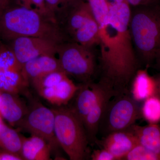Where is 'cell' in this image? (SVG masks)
Masks as SVG:
<instances>
[{
  "label": "cell",
  "instance_id": "obj_12",
  "mask_svg": "<svg viewBox=\"0 0 160 160\" xmlns=\"http://www.w3.org/2000/svg\"><path fill=\"white\" fill-rule=\"evenodd\" d=\"M63 70L55 55H45L30 60L22 66V73L31 82L53 72Z\"/></svg>",
  "mask_w": 160,
  "mask_h": 160
},
{
  "label": "cell",
  "instance_id": "obj_25",
  "mask_svg": "<svg viewBox=\"0 0 160 160\" xmlns=\"http://www.w3.org/2000/svg\"><path fill=\"white\" fill-rule=\"evenodd\" d=\"M123 160H160V157L138 143L123 158Z\"/></svg>",
  "mask_w": 160,
  "mask_h": 160
},
{
  "label": "cell",
  "instance_id": "obj_31",
  "mask_svg": "<svg viewBox=\"0 0 160 160\" xmlns=\"http://www.w3.org/2000/svg\"><path fill=\"white\" fill-rule=\"evenodd\" d=\"M154 77L156 82L157 95L160 98V72L156 75L154 76Z\"/></svg>",
  "mask_w": 160,
  "mask_h": 160
},
{
  "label": "cell",
  "instance_id": "obj_29",
  "mask_svg": "<svg viewBox=\"0 0 160 160\" xmlns=\"http://www.w3.org/2000/svg\"><path fill=\"white\" fill-rule=\"evenodd\" d=\"M131 7L160 3L159 0H126Z\"/></svg>",
  "mask_w": 160,
  "mask_h": 160
},
{
  "label": "cell",
  "instance_id": "obj_9",
  "mask_svg": "<svg viewBox=\"0 0 160 160\" xmlns=\"http://www.w3.org/2000/svg\"><path fill=\"white\" fill-rule=\"evenodd\" d=\"M97 142L102 148L113 155L116 160H123L139 143L135 135L129 129L111 132Z\"/></svg>",
  "mask_w": 160,
  "mask_h": 160
},
{
  "label": "cell",
  "instance_id": "obj_8",
  "mask_svg": "<svg viewBox=\"0 0 160 160\" xmlns=\"http://www.w3.org/2000/svg\"><path fill=\"white\" fill-rule=\"evenodd\" d=\"M10 47L22 67L30 60L45 55H55L58 44L38 37H22L11 40Z\"/></svg>",
  "mask_w": 160,
  "mask_h": 160
},
{
  "label": "cell",
  "instance_id": "obj_1",
  "mask_svg": "<svg viewBox=\"0 0 160 160\" xmlns=\"http://www.w3.org/2000/svg\"><path fill=\"white\" fill-rule=\"evenodd\" d=\"M130 12L126 2L110 4L109 13L98 24L99 81L117 92L127 90L140 66L129 32Z\"/></svg>",
  "mask_w": 160,
  "mask_h": 160
},
{
  "label": "cell",
  "instance_id": "obj_34",
  "mask_svg": "<svg viewBox=\"0 0 160 160\" xmlns=\"http://www.w3.org/2000/svg\"><path fill=\"white\" fill-rule=\"evenodd\" d=\"M126 2V0H114V2Z\"/></svg>",
  "mask_w": 160,
  "mask_h": 160
},
{
  "label": "cell",
  "instance_id": "obj_28",
  "mask_svg": "<svg viewBox=\"0 0 160 160\" xmlns=\"http://www.w3.org/2000/svg\"><path fill=\"white\" fill-rule=\"evenodd\" d=\"M27 1H30L31 2L33 3L37 7V11L57 22L48 9L44 6V2L45 0H27Z\"/></svg>",
  "mask_w": 160,
  "mask_h": 160
},
{
  "label": "cell",
  "instance_id": "obj_37",
  "mask_svg": "<svg viewBox=\"0 0 160 160\" xmlns=\"http://www.w3.org/2000/svg\"><path fill=\"white\" fill-rule=\"evenodd\" d=\"M159 1L160 3V0H159Z\"/></svg>",
  "mask_w": 160,
  "mask_h": 160
},
{
  "label": "cell",
  "instance_id": "obj_26",
  "mask_svg": "<svg viewBox=\"0 0 160 160\" xmlns=\"http://www.w3.org/2000/svg\"><path fill=\"white\" fill-rule=\"evenodd\" d=\"M88 2L95 19L99 24L109 13L110 4L106 0H88Z\"/></svg>",
  "mask_w": 160,
  "mask_h": 160
},
{
  "label": "cell",
  "instance_id": "obj_24",
  "mask_svg": "<svg viewBox=\"0 0 160 160\" xmlns=\"http://www.w3.org/2000/svg\"><path fill=\"white\" fill-rule=\"evenodd\" d=\"M22 69V66L18 62L10 46L0 43V71Z\"/></svg>",
  "mask_w": 160,
  "mask_h": 160
},
{
  "label": "cell",
  "instance_id": "obj_35",
  "mask_svg": "<svg viewBox=\"0 0 160 160\" xmlns=\"http://www.w3.org/2000/svg\"><path fill=\"white\" fill-rule=\"evenodd\" d=\"M2 118V115L1 114V112H0V123L3 122Z\"/></svg>",
  "mask_w": 160,
  "mask_h": 160
},
{
  "label": "cell",
  "instance_id": "obj_27",
  "mask_svg": "<svg viewBox=\"0 0 160 160\" xmlns=\"http://www.w3.org/2000/svg\"><path fill=\"white\" fill-rule=\"evenodd\" d=\"M91 158L92 160H116L113 155L104 148L94 150L91 155Z\"/></svg>",
  "mask_w": 160,
  "mask_h": 160
},
{
  "label": "cell",
  "instance_id": "obj_7",
  "mask_svg": "<svg viewBox=\"0 0 160 160\" xmlns=\"http://www.w3.org/2000/svg\"><path fill=\"white\" fill-rule=\"evenodd\" d=\"M19 125L25 130L42 138L52 148L60 147L55 134V114L53 109H49L39 103L34 104L28 111Z\"/></svg>",
  "mask_w": 160,
  "mask_h": 160
},
{
  "label": "cell",
  "instance_id": "obj_20",
  "mask_svg": "<svg viewBox=\"0 0 160 160\" xmlns=\"http://www.w3.org/2000/svg\"><path fill=\"white\" fill-rule=\"evenodd\" d=\"M22 144V137L17 132L6 126L3 122L0 123L1 149L6 152L21 156Z\"/></svg>",
  "mask_w": 160,
  "mask_h": 160
},
{
  "label": "cell",
  "instance_id": "obj_32",
  "mask_svg": "<svg viewBox=\"0 0 160 160\" xmlns=\"http://www.w3.org/2000/svg\"><path fill=\"white\" fill-rule=\"evenodd\" d=\"M152 66H153L156 69L160 70V53L156 59L154 64Z\"/></svg>",
  "mask_w": 160,
  "mask_h": 160
},
{
  "label": "cell",
  "instance_id": "obj_17",
  "mask_svg": "<svg viewBox=\"0 0 160 160\" xmlns=\"http://www.w3.org/2000/svg\"><path fill=\"white\" fill-rule=\"evenodd\" d=\"M93 16L91 7L88 2H83L73 7L69 12L64 22L66 25V34L69 35L71 38L77 30Z\"/></svg>",
  "mask_w": 160,
  "mask_h": 160
},
{
  "label": "cell",
  "instance_id": "obj_33",
  "mask_svg": "<svg viewBox=\"0 0 160 160\" xmlns=\"http://www.w3.org/2000/svg\"><path fill=\"white\" fill-rule=\"evenodd\" d=\"M7 0H0V14L5 10V6Z\"/></svg>",
  "mask_w": 160,
  "mask_h": 160
},
{
  "label": "cell",
  "instance_id": "obj_10",
  "mask_svg": "<svg viewBox=\"0 0 160 160\" xmlns=\"http://www.w3.org/2000/svg\"><path fill=\"white\" fill-rule=\"evenodd\" d=\"M108 86H109L100 81L98 83L90 82L79 85L74 106L72 109L83 123L98 99Z\"/></svg>",
  "mask_w": 160,
  "mask_h": 160
},
{
  "label": "cell",
  "instance_id": "obj_2",
  "mask_svg": "<svg viewBox=\"0 0 160 160\" xmlns=\"http://www.w3.org/2000/svg\"><path fill=\"white\" fill-rule=\"evenodd\" d=\"M22 37L43 38L58 44L68 41L56 21L35 9H6L0 14V38L11 41Z\"/></svg>",
  "mask_w": 160,
  "mask_h": 160
},
{
  "label": "cell",
  "instance_id": "obj_19",
  "mask_svg": "<svg viewBox=\"0 0 160 160\" xmlns=\"http://www.w3.org/2000/svg\"><path fill=\"white\" fill-rule=\"evenodd\" d=\"M71 41L86 47L93 48L99 42V27L92 17L77 30L71 38Z\"/></svg>",
  "mask_w": 160,
  "mask_h": 160
},
{
  "label": "cell",
  "instance_id": "obj_4",
  "mask_svg": "<svg viewBox=\"0 0 160 160\" xmlns=\"http://www.w3.org/2000/svg\"><path fill=\"white\" fill-rule=\"evenodd\" d=\"M55 134L60 147L71 160L86 159L89 142L84 124L72 108H53Z\"/></svg>",
  "mask_w": 160,
  "mask_h": 160
},
{
  "label": "cell",
  "instance_id": "obj_5",
  "mask_svg": "<svg viewBox=\"0 0 160 160\" xmlns=\"http://www.w3.org/2000/svg\"><path fill=\"white\" fill-rule=\"evenodd\" d=\"M92 49L72 41L58 44L56 54L63 71L83 83L92 82L97 69Z\"/></svg>",
  "mask_w": 160,
  "mask_h": 160
},
{
  "label": "cell",
  "instance_id": "obj_6",
  "mask_svg": "<svg viewBox=\"0 0 160 160\" xmlns=\"http://www.w3.org/2000/svg\"><path fill=\"white\" fill-rule=\"evenodd\" d=\"M142 117L138 102L128 94L127 90L120 92L108 102L100 122L99 132L106 136L126 130Z\"/></svg>",
  "mask_w": 160,
  "mask_h": 160
},
{
  "label": "cell",
  "instance_id": "obj_11",
  "mask_svg": "<svg viewBox=\"0 0 160 160\" xmlns=\"http://www.w3.org/2000/svg\"><path fill=\"white\" fill-rule=\"evenodd\" d=\"M117 93L118 92L111 87L108 86L85 118L83 124L89 142H97V135L98 133L100 122L106 106L109 100Z\"/></svg>",
  "mask_w": 160,
  "mask_h": 160
},
{
  "label": "cell",
  "instance_id": "obj_13",
  "mask_svg": "<svg viewBox=\"0 0 160 160\" xmlns=\"http://www.w3.org/2000/svg\"><path fill=\"white\" fill-rule=\"evenodd\" d=\"M17 94L0 92V112L3 118L12 125L18 124L28 110Z\"/></svg>",
  "mask_w": 160,
  "mask_h": 160
},
{
  "label": "cell",
  "instance_id": "obj_15",
  "mask_svg": "<svg viewBox=\"0 0 160 160\" xmlns=\"http://www.w3.org/2000/svg\"><path fill=\"white\" fill-rule=\"evenodd\" d=\"M147 69H138L131 81V96L138 102L157 95L155 79L149 74Z\"/></svg>",
  "mask_w": 160,
  "mask_h": 160
},
{
  "label": "cell",
  "instance_id": "obj_14",
  "mask_svg": "<svg viewBox=\"0 0 160 160\" xmlns=\"http://www.w3.org/2000/svg\"><path fill=\"white\" fill-rule=\"evenodd\" d=\"M51 146L42 138L31 135L29 138L22 137L21 155L23 160H51Z\"/></svg>",
  "mask_w": 160,
  "mask_h": 160
},
{
  "label": "cell",
  "instance_id": "obj_30",
  "mask_svg": "<svg viewBox=\"0 0 160 160\" xmlns=\"http://www.w3.org/2000/svg\"><path fill=\"white\" fill-rule=\"evenodd\" d=\"M46 1V2L48 3V4L52 7V9L51 12L52 14V11L54 9V7H56L58 4L60 3V1L62 0H45ZM69 1L74 6H77L79 5L80 3L83 2L82 0H67ZM53 15V14H52Z\"/></svg>",
  "mask_w": 160,
  "mask_h": 160
},
{
  "label": "cell",
  "instance_id": "obj_3",
  "mask_svg": "<svg viewBox=\"0 0 160 160\" xmlns=\"http://www.w3.org/2000/svg\"><path fill=\"white\" fill-rule=\"evenodd\" d=\"M129 29L140 65L149 68L160 53V3L131 7Z\"/></svg>",
  "mask_w": 160,
  "mask_h": 160
},
{
  "label": "cell",
  "instance_id": "obj_23",
  "mask_svg": "<svg viewBox=\"0 0 160 160\" xmlns=\"http://www.w3.org/2000/svg\"><path fill=\"white\" fill-rule=\"evenodd\" d=\"M68 77L63 70L52 72L31 82L38 92L43 89L53 88L63 80Z\"/></svg>",
  "mask_w": 160,
  "mask_h": 160
},
{
  "label": "cell",
  "instance_id": "obj_18",
  "mask_svg": "<svg viewBox=\"0 0 160 160\" xmlns=\"http://www.w3.org/2000/svg\"><path fill=\"white\" fill-rule=\"evenodd\" d=\"M29 82L22 70L0 71V92L18 94L28 86Z\"/></svg>",
  "mask_w": 160,
  "mask_h": 160
},
{
  "label": "cell",
  "instance_id": "obj_36",
  "mask_svg": "<svg viewBox=\"0 0 160 160\" xmlns=\"http://www.w3.org/2000/svg\"><path fill=\"white\" fill-rule=\"evenodd\" d=\"M0 160H2V152H0Z\"/></svg>",
  "mask_w": 160,
  "mask_h": 160
},
{
  "label": "cell",
  "instance_id": "obj_21",
  "mask_svg": "<svg viewBox=\"0 0 160 160\" xmlns=\"http://www.w3.org/2000/svg\"><path fill=\"white\" fill-rule=\"evenodd\" d=\"M79 88L69 76L59 83L53 88V98L51 104L58 107L66 105L74 97Z\"/></svg>",
  "mask_w": 160,
  "mask_h": 160
},
{
  "label": "cell",
  "instance_id": "obj_22",
  "mask_svg": "<svg viewBox=\"0 0 160 160\" xmlns=\"http://www.w3.org/2000/svg\"><path fill=\"white\" fill-rule=\"evenodd\" d=\"M141 114L149 124H156L160 122V98L152 96L143 101Z\"/></svg>",
  "mask_w": 160,
  "mask_h": 160
},
{
  "label": "cell",
  "instance_id": "obj_16",
  "mask_svg": "<svg viewBox=\"0 0 160 160\" xmlns=\"http://www.w3.org/2000/svg\"><path fill=\"white\" fill-rule=\"evenodd\" d=\"M129 129L135 135L140 144L160 157V125H132Z\"/></svg>",
  "mask_w": 160,
  "mask_h": 160
}]
</instances>
